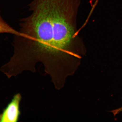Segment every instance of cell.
Instances as JSON below:
<instances>
[{
  "label": "cell",
  "instance_id": "obj_3",
  "mask_svg": "<svg viewBox=\"0 0 122 122\" xmlns=\"http://www.w3.org/2000/svg\"><path fill=\"white\" fill-rule=\"evenodd\" d=\"M9 33L14 35L19 34V31L15 30L6 23L0 15V34Z\"/></svg>",
  "mask_w": 122,
  "mask_h": 122
},
{
  "label": "cell",
  "instance_id": "obj_4",
  "mask_svg": "<svg viewBox=\"0 0 122 122\" xmlns=\"http://www.w3.org/2000/svg\"><path fill=\"white\" fill-rule=\"evenodd\" d=\"M122 111V107H120L119 109H118L117 110H116V112L117 113H120Z\"/></svg>",
  "mask_w": 122,
  "mask_h": 122
},
{
  "label": "cell",
  "instance_id": "obj_1",
  "mask_svg": "<svg viewBox=\"0 0 122 122\" xmlns=\"http://www.w3.org/2000/svg\"><path fill=\"white\" fill-rule=\"evenodd\" d=\"M80 0H33L30 15L22 19L19 35L14 41L13 56L5 64L17 75L34 72L37 63L44 65L55 86L64 85L74 73L85 52L77 32Z\"/></svg>",
  "mask_w": 122,
  "mask_h": 122
},
{
  "label": "cell",
  "instance_id": "obj_2",
  "mask_svg": "<svg viewBox=\"0 0 122 122\" xmlns=\"http://www.w3.org/2000/svg\"><path fill=\"white\" fill-rule=\"evenodd\" d=\"M22 96L20 93L16 94L2 113L0 114V122H16L20 115V103Z\"/></svg>",
  "mask_w": 122,
  "mask_h": 122
}]
</instances>
